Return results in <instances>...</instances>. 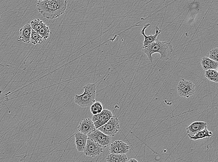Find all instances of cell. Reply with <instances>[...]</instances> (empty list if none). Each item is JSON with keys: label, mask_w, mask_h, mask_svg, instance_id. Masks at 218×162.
I'll return each instance as SVG.
<instances>
[{"label": "cell", "mask_w": 218, "mask_h": 162, "mask_svg": "<svg viewBox=\"0 0 218 162\" xmlns=\"http://www.w3.org/2000/svg\"><path fill=\"white\" fill-rule=\"evenodd\" d=\"M130 147L124 141L116 140L110 144L109 152L110 154H126L129 150Z\"/></svg>", "instance_id": "9c48e42d"}, {"label": "cell", "mask_w": 218, "mask_h": 162, "mask_svg": "<svg viewBox=\"0 0 218 162\" xmlns=\"http://www.w3.org/2000/svg\"><path fill=\"white\" fill-rule=\"evenodd\" d=\"M201 65L205 71L209 70L218 71V62L213 61L208 57H203L201 59Z\"/></svg>", "instance_id": "9a60e30c"}, {"label": "cell", "mask_w": 218, "mask_h": 162, "mask_svg": "<svg viewBox=\"0 0 218 162\" xmlns=\"http://www.w3.org/2000/svg\"><path fill=\"white\" fill-rule=\"evenodd\" d=\"M88 138L102 146L104 148L107 147L111 142V137L105 135L98 129L89 135Z\"/></svg>", "instance_id": "ba28073f"}, {"label": "cell", "mask_w": 218, "mask_h": 162, "mask_svg": "<svg viewBox=\"0 0 218 162\" xmlns=\"http://www.w3.org/2000/svg\"><path fill=\"white\" fill-rule=\"evenodd\" d=\"M142 51L146 54L150 62L152 63L153 62L152 55L153 54L156 53H159L161 60H168L171 57L173 50L170 43L160 41L157 39L145 48H143Z\"/></svg>", "instance_id": "7a4b0ae2"}, {"label": "cell", "mask_w": 218, "mask_h": 162, "mask_svg": "<svg viewBox=\"0 0 218 162\" xmlns=\"http://www.w3.org/2000/svg\"><path fill=\"white\" fill-rule=\"evenodd\" d=\"M32 30L30 24H26L20 29V38L18 39V41H22L24 43H29Z\"/></svg>", "instance_id": "5bb4252c"}, {"label": "cell", "mask_w": 218, "mask_h": 162, "mask_svg": "<svg viewBox=\"0 0 218 162\" xmlns=\"http://www.w3.org/2000/svg\"><path fill=\"white\" fill-rule=\"evenodd\" d=\"M150 25V24H146L144 25L143 28L141 31V34L143 36L144 39L143 44V48H145L146 47L148 46L152 43L154 42L157 40L158 39V37L161 32V30H160L159 28L157 26L155 27L156 32L155 35L146 36L145 33V30Z\"/></svg>", "instance_id": "8fae6325"}, {"label": "cell", "mask_w": 218, "mask_h": 162, "mask_svg": "<svg viewBox=\"0 0 218 162\" xmlns=\"http://www.w3.org/2000/svg\"><path fill=\"white\" fill-rule=\"evenodd\" d=\"M96 85L89 83L83 87L84 92L80 95H76L74 97V102L82 108L90 107L96 100Z\"/></svg>", "instance_id": "3957f363"}, {"label": "cell", "mask_w": 218, "mask_h": 162, "mask_svg": "<svg viewBox=\"0 0 218 162\" xmlns=\"http://www.w3.org/2000/svg\"><path fill=\"white\" fill-rule=\"evenodd\" d=\"M68 2L67 0H39L37 9L43 17L48 19H55L66 11Z\"/></svg>", "instance_id": "6da1fadb"}, {"label": "cell", "mask_w": 218, "mask_h": 162, "mask_svg": "<svg viewBox=\"0 0 218 162\" xmlns=\"http://www.w3.org/2000/svg\"><path fill=\"white\" fill-rule=\"evenodd\" d=\"M104 149L102 146L88 138L83 152L86 156L94 157L102 153Z\"/></svg>", "instance_id": "8992f818"}, {"label": "cell", "mask_w": 218, "mask_h": 162, "mask_svg": "<svg viewBox=\"0 0 218 162\" xmlns=\"http://www.w3.org/2000/svg\"><path fill=\"white\" fill-rule=\"evenodd\" d=\"M128 162H139L137 161L136 159H134V158H130L129 161H128Z\"/></svg>", "instance_id": "cb8c5ba5"}, {"label": "cell", "mask_w": 218, "mask_h": 162, "mask_svg": "<svg viewBox=\"0 0 218 162\" xmlns=\"http://www.w3.org/2000/svg\"><path fill=\"white\" fill-rule=\"evenodd\" d=\"M46 25V24L43 21L38 18L34 19L30 23V25L32 29L37 31V32H38Z\"/></svg>", "instance_id": "ffe728a7"}, {"label": "cell", "mask_w": 218, "mask_h": 162, "mask_svg": "<svg viewBox=\"0 0 218 162\" xmlns=\"http://www.w3.org/2000/svg\"><path fill=\"white\" fill-rule=\"evenodd\" d=\"M38 33L41 35V37L43 38V39H47L50 37V35L51 32L49 27L45 25H44Z\"/></svg>", "instance_id": "7402d4cb"}, {"label": "cell", "mask_w": 218, "mask_h": 162, "mask_svg": "<svg viewBox=\"0 0 218 162\" xmlns=\"http://www.w3.org/2000/svg\"><path fill=\"white\" fill-rule=\"evenodd\" d=\"M77 129L78 132L87 136H89L96 129L93 122L89 118L83 119L79 124Z\"/></svg>", "instance_id": "30bf717a"}, {"label": "cell", "mask_w": 218, "mask_h": 162, "mask_svg": "<svg viewBox=\"0 0 218 162\" xmlns=\"http://www.w3.org/2000/svg\"><path fill=\"white\" fill-rule=\"evenodd\" d=\"M98 129L107 136L114 137L120 130L119 119L116 116L113 115L106 123L98 128Z\"/></svg>", "instance_id": "277c9868"}, {"label": "cell", "mask_w": 218, "mask_h": 162, "mask_svg": "<svg viewBox=\"0 0 218 162\" xmlns=\"http://www.w3.org/2000/svg\"><path fill=\"white\" fill-rule=\"evenodd\" d=\"M205 76L209 81L213 82H218V71L215 70H209L206 71Z\"/></svg>", "instance_id": "ac0fdd59"}, {"label": "cell", "mask_w": 218, "mask_h": 162, "mask_svg": "<svg viewBox=\"0 0 218 162\" xmlns=\"http://www.w3.org/2000/svg\"><path fill=\"white\" fill-rule=\"evenodd\" d=\"M113 116L112 111L107 109H103L101 113L93 115L91 120L96 129H98L106 123Z\"/></svg>", "instance_id": "52a82bcc"}, {"label": "cell", "mask_w": 218, "mask_h": 162, "mask_svg": "<svg viewBox=\"0 0 218 162\" xmlns=\"http://www.w3.org/2000/svg\"><path fill=\"white\" fill-rule=\"evenodd\" d=\"M103 110L102 104L99 101H95L90 106V111L93 115H96L101 113Z\"/></svg>", "instance_id": "44dd1931"}, {"label": "cell", "mask_w": 218, "mask_h": 162, "mask_svg": "<svg viewBox=\"0 0 218 162\" xmlns=\"http://www.w3.org/2000/svg\"><path fill=\"white\" fill-rule=\"evenodd\" d=\"M207 123L204 122H194L186 127L188 137H193L197 133L207 127Z\"/></svg>", "instance_id": "7c38bea8"}, {"label": "cell", "mask_w": 218, "mask_h": 162, "mask_svg": "<svg viewBox=\"0 0 218 162\" xmlns=\"http://www.w3.org/2000/svg\"><path fill=\"white\" fill-rule=\"evenodd\" d=\"M208 58L213 61L218 62V48H215L212 49L210 52Z\"/></svg>", "instance_id": "603a6c76"}, {"label": "cell", "mask_w": 218, "mask_h": 162, "mask_svg": "<svg viewBox=\"0 0 218 162\" xmlns=\"http://www.w3.org/2000/svg\"><path fill=\"white\" fill-rule=\"evenodd\" d=\"M75 144L78 151L83 152L86 147L88 136L80 132L75 134Z\"/></svg>", "instance_id": "4fadbf2b"}, {"label": "cell", "mask_w": 218, "mask_h": 162, "mask_svg": "<svg viewBox=\"0 0 218 162\" xmlns=\"http://www.w3.org/2000/svg\"><path fill=\"white\" fill-rule=\"evenodd\" d=\"M43 39L37 31L32 30L30 36V43L34 45L41 44L43 43Z\"/></svg>", "instance_id": "d6986e66"}, {"label": "cell", "mask_w": 218, "mask_h": 162, "mask_svg": "<svg viewBox=\"0 0 218 162\" xmlns=\"http://www.w3.org/2000/svg\"><path fill=\"white\" fill-rule=\"evenodd\" d=\"M106 159L107 162H128V157L126 154H110Z\"/></svg>", "instance_id": "2e32d148"}, {"label": "cell", "mask_w": 218, "mask_h": 162, "mask_svg": "<svg viewBox=\"0 0 218 162\" xmlns=\"http://www.w3.org/2000/svg\"><path fill=\"white\" fill-rule=\"evenodd\" d=\"M195 91V86L191 81L182 79L177 86V93L180 96L189 98L194 95Z\"/></svg>", "instance_id": "5b68a950"}, {"label": "cell", "mask_w": 218, "mask_h": 162, "mask_svg": "<svg viewBox=\"0 0 218 162\" xmlns=\"http://www.w3.org/2000/svg\"><path fill=\"white\" fill-rule=\"evenodd\" d=\"M212 136V133L211 131L208 130L207 127H206L203 130H201L197 133L193 137H189L190 139L193 140H197L202 139L209 138Z\"/></svg>", "instance_id": "e0dca14e"}]
</instances>
